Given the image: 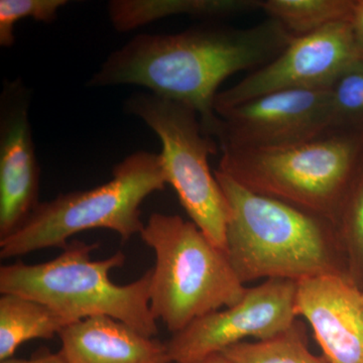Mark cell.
I'll use <instances>...</instances> for the list:
<instances>
[{
  "label": "cell",
  "mask_w": 363,
  "mask_h": 363,
  "mask_svg": "<svg viewBox=\"0 0 363 363\" xmlns=\"http://www.w3.org/2000/svg\"><path fill=\"white\" fill-rule=\"evenodd\" d=\"M293 38L272 18L247 28L204 25L173 35L143 33L111 52L87 86H143L193 107L206 130L217 117L214 101L221 83L269 63Z\"/></svg>",
  "instance_id": "6da1fadb"
},
{
  "label": "cell",
  "mask_w": 363,
  "mask_h": 363,
  "mask_svg": "<svg viewBox=\"0 0 363 363\" xmlns=\"http://www.w3.org/2000/svg\"><path fill=\"white\" fill-rule=\"evenodd\" d=\"M214 174L229 207L227 257L243 285L259 279L348 278L331 220L255 194L218 169Z\"/></svg>",
  "instance_id": "7a4b0ae2"
},
{
  "label": "cell",
  "mask_w": 363,
  "mask_h": 363,
  "mask_svg": "<svg viewBox=\"0 0 363 363\" xmlns=\"http://www.w3.org/2000/svg\"><path fill=\"white\" fill-rule=\"evenodd\" d=\"M98 243L70 240L58 257L40 264L16 262L0 267V294H16L39 301L71 323L107 316L156 337L157 320L150 307L152 269L140 279L119 286L111 281L112 269L125 264L117 252L105 259H91Z\"/></svg>",
  "instance_id": "3957f363"
},
{
  "label": "cell",
  "mask_w": 363,
  "mask_h": 363,
  "mask_svg": "<svg viewBox=\"0 0 363 363\" xmlns=\"http://www.w3.org/2000/svg\"><path fill=\"white\" fill-rule=\"evenodd\" d=\"M152 248L150 307L172 333L198 318L231 307L247 291L225 250L217 247L194 222L179 215L154 213L140 233Z\"/></svg>",
  "instance_id": "277c9868"
},
{
  "label": "cell",
  "mask_w": 363,
  "mask_h": 363,
  "mask_svg": "<svg viewBox=\"0 0 363 363\" xmlns=\"http://www.w3.org/2000/svg\"><path fill=\"white\" fill-rule=\"evenodd\" d=\"M113 178L89 190L60 194L40 203L16 233L0 240V257L13 259L45 248H63L75 234L91 229L114 231L121 240L140 234V206L166 187L161 155L138 150L114 167Z\"/></svg>",
  "instance_id": "5b68a950"
},
{
  "label": "cell",
  "mask_w": 363,
  "mask_h": 363,
  "mask_svg": "<svg viewBox=\"0 0 363 363\" xmlns=\"http://www.w3.org/2000/svg\"><path fill=\"white\" fill-rule=\"evenodd\" d=\"M363 135L328 131L272 149L222 152L218 171L255 194L333 220Z\"/></svg>",
  "instance_id": "8992f818"
},
{
  "label": "cell",
  "mask_w": 363,
  "mask_h": 363,
  "mask_svg": "<svg viewBox=\"0 0 363 363\" xmlns=\"http://www.w3.org/2000/svg\"><path fill=\"white\" fill-rule=\"evenodd\" d=\"M124 111L143 119L159 136L167 183L175 189L191 221L225 250L229 207L208 162L219 145L203 130L197 111L154 93L131 95Z\"/></svg>",
  "instance_id": "52a82bcc"
},
{
  "label": "cell",
  "mask_w": 363,
  "mask_h": 363,
  "mask_svg": "<svg viewBox=\"0 0 363 363\" xmlns=\"http://www.w3.org/2000/svg\"><path fill=\"white\" fill-rule=\"evenodd\" d=\"M297 283L290 279H267L247 288L240 302L198 318L166 342L172 363H194L221 353L226 348L283 333L297 321Z\"/></svg>",
  "instance_id": "ba28073f"
},
{
  "label": "cell",
  "mask_w": 363,
  "mask_h": 363,
  "mask_svg": "<svg viewBox=\"0 0 363 363\" xmlns=\"http://www.w3.org/2000/svg\"><path fill=\"white\" fill-rule=\"evenodd\" d=\"M216 114L205 133L221 152L286 147L330 131L328 89L277 91Z\"/></svg>",
  "instance_id": "9c48e42d"
},
{
  "label": "cell",
  "mask_w": 363,
  "mask_h": 363,
  "mask_svg": "<svg viewBox=\"0 0 363 363\" xmlns=\"http://www.w3.org/2000/svg\"><path fill=\"white\" fill-rule=\"evenodd\" d=\"M363 60L350 21L294 37L269 63L215 97V112L284 90L328 89L346 68Z\"/></svg>",
  "instance_id": "30bf717a"
},
{
  "label": "cell",
  "mask_w": 363,
  "mask_h": 363,
  "mask_svg": "<svg viewBox=\"0 0 363 363\" xmlns=\"http://www.w3.org/2000/svg\"><path fill=\"white\" fill-rule=\"evenodd\" d=\"M30 102L21 79L6 81L0 97V240L18 230L40 205Z\"/></svg>",
  "instance_id": "8fae6325"
},
{
  "label": "cell",
  "mask_w": 363,
  "mask_h": 363,
  "mask_svg": "<svg viewBox=\"0 0 363 363\" xmlns=\"http://www.w3.org/2000/svg\"><path fill=\"white\" fill-rule=\"evenodd\" d=\"M296 313L304 317L330 363H363V292L346 277L297 283Z\"/></svg>",
  "instance_id": "7c38bea8"
},
{
  "label": "cell",
  "mask_w": 363,
  "mask_h": 363,
  "mask_svg": "<svg viewBox=\"0 0 363 363\" xmlns=\"http://www.w3.org/2000/svg\"><path fill=\"white\" fill-rule=\"evenodd\" d=\"M59 338L68 363H172L166 343L111 317L74 322Z\"/></svg>",
  "instance_id": "4fadbf2b"
},
{
  "label": "cell",
  "mask_w": 363,
  "mask_h": 363,
  "mask_svg": "<svg viewBox=\"0 0 363 363\" xmlns=\"http://www.w3.org/2000/svg\"><path fill=\"white\" fill-rule=\"evenodd\" d=\"M255 9L259 0H113L108 4L112 26L123 33L172 16L217 18Z\"/></svg>",
  "instance_id": "5bb4252c"
},
{
  "label": "cell",
  "mask_w": 363,
  "mask_h": 363,
  "mask_svg": "<svg viewBox=\"0 0 363 363\" xmlns=\"http://www.w3.org/2000/svg\"><path fill=\"white\" fill-rule=\"evenodd\" d=\"M72 324L39 301L16 295L0 296V362L13 357L26 341L52 339Z\"/></svg>",
  "instance_id": "9a60e30c"
},
{
  "label": "cell",
  "mask_w": 363,
  "mask_h": 363,
  "mask_svg": "<svg viewBox=\"0 0 363 363\" xmlns=\"http://www.w3.org/2000/svg\"><path fill=\"white\" fill-rule=\"evenodd\" d=\"M332 223L345 257L348 278L363 292V147Z\"/></svg>",
  "instance_id": "2e32d148"
},
{
  "label": "cell",
  "mask_w": 363,
  "mask_h": 363,
  "mask_svg": "<svg viewBox=\"0 0 363 363\" xmlns=\"http://www.w3.org/2000/svg\"><path fill=\"white\" fill-rule=\"evenodd\" d=\"M354 0H259V9L293 37L350 21Z\"/></svg>",
  "instance_id": "e0dca14e"
},
{
  "label": "cell",
  "mask_w": 363,
  "mask_h": 363,
  "mask_svg": "<svg viewBox=\"0 0 363 363\" xmlns=\"http://www.w3.org/2000/svg\"><path fill=\"white\" fill-rule=\"evenodd\" d=\"M231 363H330L324 355L313 354L301 322L283 333L257 342H240L222 351Z\"/></svg>",
  "instance_id": "ac0fdd59"
},
{
  "label": "cell",
  "mask_w": 363,
  "mask_h": 363,
  "mask_svg": "<svg viewBox=\"0 0 363 363\" xmlns=\"http://www.w3.org/2000/svg\"><path fill=\"white\" fill-rule=\"evenodd\" d=\"M328 99L330 131L363 135V60L332 82Z\"/></svg>",
  "instance_id": "d6986e66"
},
{
  "label": "cell",
  "mask_w": 363,
  "mask_h": 363,
  "mask_svg": "<svg viewBox=\"0 0 363 363\" xmlns=\"http://www.w3.org/2000/svg\"><path fill=\"white\" fill-rule=\"evenodd\" d=\"M67 0H0V45H14V26L23 18L52 23L57 20L61 7Z\"/></svg>",
  "instance_id": "ffe728a7"
},
{
  "label": "cell",
  "mask_w": 363,
  "mask_h": 363,
  "mask_svg": "<svg viewBox=\"0 0 363 363\" xmlns=\"http://www.w3.org/2000/svg\"><path fill=\"white\" fill-rule=\"evenodd\" d=\"M0 363H68L60 351L58 352H52L48 348H40L35 351L32 357L28 359H21V358H7L6 360H1Z\"/></svg>",
  "instance_id": "44dd1931"
},
{
  "label": "cell",
  "mask_w": 363,
  "mask_h": 363,
  "mask_svg": "<svg viewBox=\"0 0 363 363\" xmlns=\"http://www.w3.org/2000/svg\"><path fill=\"white\" fill-rule=\"evenodd\" d=\"M350 25L358 48L363 55V0H354Z\"/></svg>",
  "instance_id": "7402d4cb"
},
{
  "label": "cell",
  "mask_w": 363,
  "mask_h": 363,
  "mask_svg": "<svg viewBox=\"0 0 363 363\" xmlns=\"http://www.w3.org/2000/svg\"><path fill=\"white\" fill-rule=\"evenodd\" d=\"M194 363H231L222 353H215Z\"/></svg>",
  "instance_id": "603a6c76"
}]
</instances>
